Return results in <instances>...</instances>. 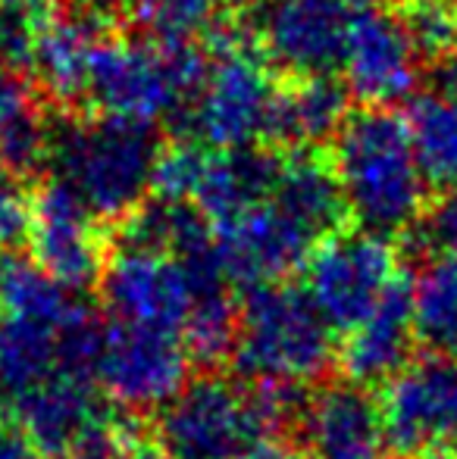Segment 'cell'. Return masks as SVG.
I'll return each instance as SVG.
<instances>
[{
	"instance_id": "obj_30",
	"label": "cell",
	"mask_w": 457,
	"mask_h": 459,
	"mask_svg": "<svg viewBox=\"0 0 457 459\" xmlns=\"http://www.w3.org/2000/svg\"><path fill=\"white\" fill-rule=\"evenodd\" d=\"M119 459H176V456L157 441H132Z\"/></svg>"
},
{
	"instance_id": "obj_3",
	"label": "cell",
	"mask_w": 457,
	"mask_h": 459,
	"mask_svg": "<svg viewBox=\"0 0 457 459\" xmlns=\"http://www.w3.org/2000/svg\"><path fill=\"white\" fill-rule=\"evenodd\" d=\"M166 141L157 126L104 113H69L50 128L48 172L101 222H126L147 204Z\"/></svg>"
},
{
	"instance_id": "obj_9",
	"label": "cell",
	"mask_w": 457,
	"mask_h": 459,
	"mask_svg": "<svg viewBox=\"0 0 457 459\" xmlns=\"http://www.w3.org/2000/svg\"><path fill=\"white\" fill-rule=\"evenodd\" d=\"M379 406L398 456L457 454V353L414 357L382 385Z\"/></svg>"
},
{
	"instance_id": "obj_6",
	"label": "cell",
	"mask_w": 457,
	"mask_h": 459,
	"mask_svg": "<svg viewBox=\"0 0 457 459\" xmlns=\"http://www.w3.org/2000/svg\"><path fill=\"white\" fill-rule=\"evenodd\" d=\"M207 69L201 44H166L116 35L94 56L82 113L160 126L182 119Z\"/></svg>"
},
{
	"instance_id": "obj_22",
	"label": "cell",
	"mask_w": 457,
	"mask_h": 459,
	"mask_svg": "<svg viewBox=\"0 0 457 459\" xmlns=\"http://www.w3.org/2000/svg\"><path fill=\"white\" fill-rule=\"evenodd\" d=\"M50 128L41 91L16 69L0 66V169L13 176L48 169Z\"/></svg>"
},
{
	"instance_id": "obj_33",
	"label": "cell",
	"mask_w": 457,
	"mask_h": 459,
	"mask_svg": "<svg viewBox=\"0 0 457 459\" xmlns=\"http://www.w3.org/2000/svg\"><path fill=\"white\" fill-rule=\"evenodd\" d=\"M342 4H347V6H360V4H366V0H342Z\"/></svg>"
},
{
	"instance_id": "obj_8",
	"label": "cell",
	"mask_w": 457,
	"mask_h": 459,
	"mask_svg": "<svg viewBox=\"0 0 457 459\" xmlns=\"http://www.w3.org/2000/svg\"><path fill=\"white\" fill-rule=\"evenodd\" d=\"M191 366L179 334L110 319L94 357V385L122 412H160L189 385Z\"/></svg>"
},
{
	"instance_id": "obj_32",
	"label": "cell",
	"mask_w": 457,
	"mask_h": 459,
	"mask_svg": "<svg viewBox=\"0 0 457 459\" xmlns=\"http://www.w3.org/2000/svg\"><path fill=\"white\" fill-rule=\"evenodd\" d=\"M398 459H454V454H408V456H398Z\"/></svg>"
},
{
	"instance_id": "obj_23",
	"label": "cell",
	"mask_w": 457,
	"mask_h": 459,
	"mask_svg": "<svg viewBox=\"0 0 457 459\" xmlns=\"http://www.w3.org/2000/svg\"><path fill=\"white\" fill-rule=\"evenodd\" d=\"M404 122L429 187L457 191V94L445 88L410 94Z\"/></svg>"
},
{
	"instance_id": "obj_21",
	"label": "cell",
	"mask_w": 457,
	"mask_h": 459,
	"mask_svg": "<svg viewBox=\"0 0 457 459\" xmlns=\"http://www.w3.org/2000/svg\"><path fill=\"white\" fill-rule=\"evenodd\" d=\"M269 197L320 241L347 219L336 169L317 151H279V172Z\"/></svg>"
},
{
	"instance_id": "obj_1",
	"label": "cell",
	"mask_w": 457,
	"mask_h": 459,
	"mask_svg": "<svg viewBox=\"0 0 457 459\" xmlns=\"http://www.w3.org/2000/svg\"><path fill=\"white\" fill-rule=\"evenodd\" d=\"M301 387L204 372L157 412V444L176 459H263L288 441Z\"/></svg>"
},
{
	"instance_id": "obj_34",
	"label": "cell",
	"mask_w": 457,
	"mask_h": 459,
	"mask_svg": "<svg viewBox=\"0 0 457 459\" xmlns=\"http://www.w3.org/2000/svg\"><path fill=\"white\" fill-rule=\"evenodd\" d=\"M452 4H454V6H457V0H452Z\"/></svg>"
},
{
	"instance_id": "obj_13",
	"label": "cell",
	"mask_w": 457,
	"mask_h": 459,
	"mask_svg": "<svg viewBox=\"0 0 457 459\" xmlns=\"http://www.w3.org/2000/svg\"><path fill=\"white\" fill-rule=\"evenodd\" d=\"M210 231L229 281L244 290L286 281V275L304 266L320 244V238H313L273 197H263L226 222L210 225Z\"/></svg>"
},
{
	"instance_id": "obj_4",
	"label": "cell",
	"mask_w": 457,
	"mask_h": 459,
	"mask_svg": "<svg viewBox=\"0 0 457 459\" xmlns=\"http://www.w3.org/2000/svg\"><path fill=\"white\" fill-rule=\"evenodd\" d=\"M232 359L244 378L273 385H320L338 363V338L304 288L260 284L238 300Z\"/></svg>"
},
{
	"instance_id": "obj_17",
	"label": "cell",
	"mask_w": 457,
	"mask_h": 459,
	"mask_svg": "<svg viewBox=\"0 0 457 459\" xmlns=\"http://www.w3.org/2000/svg\"><path fill=\"white\" fill-rule=\"evenodd\" d=\"M110 38L116 35L88 22V19L48 6L29 66L35 75V88L66 113H82L94 56H98L101 44H107Z\"/></svg>"
},
{
	"instance_id": "obj_26",
	"label": "cell",
	"mask_w": 457,
	"mask_h": 459,
	"mask_svg": "<svg viewBox=\"0 0 457 459\" xmlns=\"http://www.w3.org/2000/svg\"><path fill=\"white\" fill-rule=\"evenodd\" d=\"M210 147L198 144L191 138H179L163 144L154 166V185L151 197L163 204H191L195 187L201 182L204 163H207Z\"/></svg>"
},
{
	"instance_id": "obj_19",
	"label": "cell",
	"mask_w": 457,
	"mask_h": 459,
	"mask_svg": "<svg viewBox=\"0 0 457 459\" xmlns=\"http://www.w3.org/2000/svg\"><path fill=\"white\" fill-rule=\"evenodd\" d=\"M351 113V91L336 73L294 75L276 88L263 144L276 151H317L336 141Z\"/></svg>"
},
{
	"instance_id": "obj_25",
	"label": "cell",
	"mask_w": 457,
	"mask_h": 459,
	"mask_svg": "<svg viewBox=\"0 0 457 459\" xmlns=\"http://www.w3.org/2000/svg\"><path fill=\"white\" fill-rule=\"evenodd\" d=\"M248 4L250 0H128L141 31L166 44L207 41L220 25L242 19Z\"/></svg>"
},
{
	"instance_id": "obj_11",
	"label": "cell",
	"mask_w": 457,
	"mask_h": 459,
	"mask_svg": "<svg viewBox=\"0 0 457 459\" xmlns=\"http://www.w3.org/2000/svg\"><path fill=\"white\" fill-rule=\"evenodd\" d=\"M101 300L113 322L157 328L182 338L195 309V284L176 254L119 241L101 273Z\"/></svg>"
},
{
	"instance_id": "obj_14",
	"label": "cell",
	"mask_w": 457,
	"mask_h": 459,
	"mask_svg": "<svg viewBox=\"0 0 457 459\" xmlns=\"http://www.w3.org/2000/svg\"><path fill=\"white\" fill-rule=\"evenodd\" d=\"M29 247L44 273L79 294L101 281L110 256L101 219L57 178L31 194Z\"/></svg>"
},
{
	"instance_id": "obj_29",
	"label": "cell",
	"mask_w": 457,
	"mask_h": 459,
	"mask_svg": "<svg viewBox=\"0 0 457 459\" xmlns=\"http://www.w3.org/2000/svg\"><path fill=\"white\" fill-rule=\"evenodd\" d=\"M0 459H48L16 422L0 425Z\"/></svg>"
},
{
	"instance_id": "obj_2",
	"label": "cell",
	"mask_w": 457,
	"mask_h": 459,
	"mask_svg": "<svg viewBox=\"0 0 457 459\" xmlns=\"http://www.w3.org/2000/svg\"><path fill=\"white\" fill-rule=\"evenodd\" d=\"M332 169L347 219L395 238L417 229L429 210V182L417 163L404 116L391 107L351 109L332 141Z\"/></svg>"
},
{
	"instance_id": "obj_27",
	"label": "cell",
	"mask_w": 457,
	"mask_h": 459,
	"mask_svg": "<svg viewBox=\"0 0 457 459\" xmlns=\"http://www.w3.org/2000/svg\"><path fill=\"white\" fill-rule=\"evenodd\" d=\"M401 16L423 63L439 66L457 48V6L452 0H401Z\"/></svg>"
},
{
	"instance_id": "obj_15",
	"label": "cell",
	"mask_w": 457,
	"mask_h": 459,
	"mask_svg": "<svg viewBox=\"0 0 457 459\" xmlns=\"http://www.w3.org/2000/svg\"><path fill=\"white\" fill-rule=\"evenodd\" d=\"M294 431L307 459H382L389 450L379 400L347 378L304 394Z\"/></svg>"
},
{
	"instance_id": "obj_18",
	"label": "cell",
	"mask_w": 457,
	"mask_h": 459,
	"mask_svg": "<svg viewBox=\"0 0 457 459\" xmlns=\"http://www.w3.org/2000/svg\"><path fill=\"white\" fill-rule=\"evenodd\" d=\"M417 341L420 338L410 307V284L401 278L366 319L347 328L345 341L338 344V363L347 381L366 387L385 385L414 359Z\"/></svg>"
},
{
	"instance_id": "obj_7",
	"label": "cell",
	"mask_w": 457,
	"mask_h": 459,
	"mask_svg": "<svg viewBox=\"0 0 457 459\" xmlns=\"http://www.w3.org/2000/svg\"><path fill=\"white\" fill-rule=\"evenodd\" d=\"M301 269V288L336 332H347L366 319L404 278L391 238L366 229L332 231L311 250Z\"/></svg>"
},
{
	"instance_id": "obj_5",
	"label": "cell",
	"mask_w": 457,
	"mask_h": 459,
	"mask_svg": "<svg viewBox=\"0 0 457 459\" xmlns=\"http://www.w3.org/2000/svg\"><path fill=\"white\" fill-rule=\"evenodd\" d=\"M207 54L204 79L182 116L189 128L185 138L210 151L260 147L267 141L269 109L279 85L250 25L242 19L220 25L207 38Z\"/></svg>"
},
{
	"instance_id": "obj_24",
	"label": "cell",
	"mask_w": 457,
	"mask_h": 459,
	"mask_svg": "<svg viewBox=\"0 0 457 459\" xmlns=\"http://www.w3.org/2000/svg\"><path fill=\"white\" fill-rule=\"evenodd\" d=\"M410 307L420 344L457 353V250H429L410 281Z\"/></svg>"
},
{
	"instance_id": "obj_20",
	"label": "cell",
	"mask_w": 457,
	"mask_h": 459,
	"mask_svg": "<svg viewBox=\"0 0 457 459\" xmlns=\"http://www.w3.org/2000/svg\"><path fill=\"white\" fill-rule=\"evenodd\" d=\"M279 172L276 147H244V151H210L204 163L201 182L195 187V206L210 225L226 222L248 206L269 197Z\"/></svg>"
},
{
	"instance_id": "obj_10",
	"label": "cell",
	"mask_w": 457,
	"mask_h": 459,
	"mask_svg": "<svg viewBox=\"0 0 457 459\" xmlns=\"http://www.w3.org/2000/svg\"><path fill=\"white\" fill-rule=\"evenodd\" d=\"M338 73L360 107H391L417 94L423 56L398 6L376 0L354 6Z\"/></svg>"
},
{
	"instance_id": "obj_12",
	"label": "cell",
	"mask_w": 457,
	"mask_h": 459,
	"mask_svg": "<svg viewBox=\"0 0 457 459\" xmlns=\"http://www.w3.org/2000/svg\"><path fill=\"white\" fill-rule=\"evenodd\" d=\"M351 10L342 0H250L244 13L269 66L294 79L336 73Z\"/></svg>"
},
{
	"instance_id": "obj_28",
	"label": "cell",
	"mask_w": 457,
	"mask_h": 459,
	"mask_svg": "<svg viewBox=\"0 0 457 459\" xmlns=\"http://www.w3.org/2000/svg\"><path fill=\"white\" fill-rule=\"evenodd\" d=\"M29 222L31 194L25 191L22 176L0 169V260L29 241Z\"/></svg>"
},
{
	"instance_id": "obj_16",
	"label": "cell",
	"mask_w": 457,
	"mask_h": 459,
	"mask_svg": "<svg viewBox=\"0 0 457 459\" xmlns=\"http://www.w3.org/2000/svg\"><path fill=\"white\" fill-rule=\"evenodd\" d=\"M13 422L48 459H66L79 441L113 410L85 375H54L13 400Z\"/></svg>"
},
{
	"instance_id": "obj_31",
	"label": "cell",
	"mask_w": 457,
	"mask_h": 459,
	"mask_svg": "<svg viewBox=\"0 0 457 459\" xmlns=\"http://www.w3.org/2000/svg\"><path fill=\"white\" fill-rule=\"evenodd\" d=\"M439 75H442V85L439 88H445V91L457 94V48H454L452 56H445V60L439 63Z\"/></svg>"
}]
</instances>
